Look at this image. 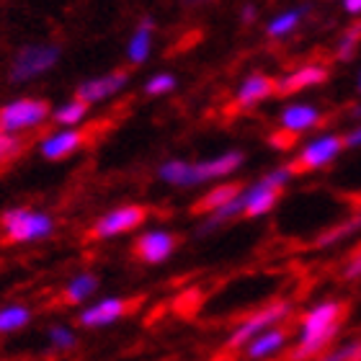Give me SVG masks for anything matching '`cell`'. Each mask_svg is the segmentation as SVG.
<instances>
[{
  "instance_id": "6da1fadb",
  "label": "cell",
  "mask_w": 361,
  "mask_h": 361,
  "mask_svg": "<svg viewBox=\"0 0 361 361\" xmlns=\"http://www.w3.org/2000/svg\"><path fill=\"white\" fill-rule=\"evenodd\" d=\"M341 320H343V305L338 300H323L312 305L302 317L297 346L289 359H312V356L325 354L338 336Z\"/></svg>"
},
{
  "instance_id": "7a4b0ae2",
  "label": "cell",
  "mask_w": 361,
  "mask_h": 361,
  "mask_svg": "<svg viewBox=\"0 0 361 361\" xmlns=\"http://www.w3.org/2000/svg\"><path fill=\"white\" fill-rule=\"evenodd\" d=\"M243 166V152L230 150L222 152L217 158L199 160V163H186V160H166L158 168V176L171 186H199L209 180L233 176Z\"/></svg>"
},
{
  "instance_id": "3957f363",
  "label": "cell",
  "mask_w": 361,
  "mask_h": 361,
  "mask_svg": "<svg viewBox=\"0 0 361 361\" xmlns=\"http://www.w3.org/2000/svg\"><path fill=\"white\" fill-rule=\"evenodd\" d=\"M294 171H297L294 163L292 166H279L274 171H269L264 178H258L256 183H250L248 188H243V214L245 217H266L276 207L279 194L292 180Z\"/></svg>"
},
{
  "instance_id": "277c9868",
  "label": "cell",
  "mask_w": 361,
  "mask_h": 361,
  "mask_svg": "<svg viewBox=\"0 0 361 361\" xmlns=\"http://www.w3.org/2000/svg\"><path fill=\"white\" fill-rule=\"evenodd\" d=\"M289 315H292V302H286V300L269 302V305H264V307L256 310V312H250L245 320H240V323L235 325V331L230 333L225 348L227 351H243L250 338H256L258 333L269 331L274 325H281Z\"/></svg>"
},
{
  "instance_id": "5b68a950",
  "label": "cell",
  "mask_w": 361,
  "mask_h": 361,
  "mask_svg": "<svg viewBox=\"0 0 361 361\" xmlns=\"http://www.w3.org/2000/svg\"><path fill=\"white\" fill-rule=\"evenodd\" d=\"M0 227L11 243H37L52 235L54 219L39 209H8L0 217Z\"/></svg>"
},
{
  "instance_id": "8992f818",
  "label": "cell",
  "mask_w": 361,
  "mask_h": 361,
  "mask_svg": "<svg viewBox=\"0 0 361 361\" xmlns=\"http://www.w3.org/2000/svg\"><path fill=\"white\" fill-rule=\"evenodd\" d=\"M49 116L52 111L42 98H16L0 109V129L23 135V132L44 127Z\"/></svg>"
},
{
  "instance_id": "52a82bcc",
  "label": "cell",
  "mask_w": 361,
  "mask_h": 361,
  "mask_svg": "<svg viewBox=\"0 0 361 361\" xmlns=\"http://www.w3.org/2000/svg\"><path fill=\"white\" fill-rule=\"evenodd\" d=\"M60 60L57 44H26L11 62V80L13 83H29L34 78L44 75Z\"/></svg>"
},
{
  "instance_id": "ba28073f",
  "label": "cell",
  "mask_w": 361,
  "mask_h": 361,
  "mask_svg": "<svg viewBox=\"0 0 361 361\" xmlns=\"http://www.w3.org/2000/svg\"><path fill=\"white\" fill-rule=\"evenodd\" d=\"M343 150H346V140L341 135L325 132V135H317L302 145V150L297 152V160H294V168L297 171H323L331 163H336Z\"/></svg>"
},
{
  "instance_id": "9c48e42d",
  "label": "cell",
  "mask_w": 361,
  "mask_h": 361,
  "mask_svg": "<svg viewBox=\"0 0 361 361\" xmlns=\"http://www.w3.org/2000/svg\"><path fill=\"white\" fill-rule=\"evenodd\" d=\"M145 222V209L142 207H135V204H124V207H116V209L106 212L104 217H98L90 227V235L98 238V240H109V238H116V235L132 233Z\"/></svg>"
},
{
  "instance_id": "30bf717a",
  "label": "cell",
  "mask_w": 361,
  "mask_h": 361,
  "mask_svg": "<svg viewBox=\"0 0 361 361\" xmlns=\"http://www.w3.org/2000/svg\"><path fill=\"white\" fill-rule=\"evenodd\" d=\"M325 80H328V68L325 65H320V62H302L294 70L276 78V93L279 96H292V93H300V90L323 85Z\"/></svg>"
},
{
  "instance_id": "8fae6325",
  "label": "cell",
  "mask_w": 361,
  "mask_h": 361,
  "mask_svg": "<svg viewBox=\"0 0 361 361\" xmlns=\"http://www.w3.org/2000/svg\"><path fill=\"white\" fill-rule=\"evenodd\" d=\"M323 121V111L315 104H286L279 114V127L292 137L305 135L310 129H317Z\"/></svg>"
},
{
  "instance_id": "7c38bea8",
  "label": "cell",
  "mask_w": 361,
  "mask_h": 361,
  "mask_svg": "<svg viewBox=\"0 0 361 361\" xmlns=\"http://www.w3.org/2000/svg\"><path fill=\"white\" fill-rule=\"evenodd\" d=\"M83 142H85V135L80 132V129L62 127V129L49 132V135L42 140L39 150H42V155H44L47 160H62V158H70L73 152L80 150Z\"/></svg>"
},
{
  "instance_id": "4fadbf2b",
  "label": "cell",
  "mask_w": 361,
  "mask_h": 361,
  "mask_svg": "<svg viewBox=\"0 0 361 361\" xmlns=\"http://www.w3.org/2000/svg\"><path fill=\"white\" fill-rule=\"evenodd\" d=\"M137 258L145 264H163L176 250V238L168 230H147L135 243Z\"/></svg>"
},
{
  "instance_id": "5bb4252c",
  "label": "cell",
  "mask_w": 361,
  "mask_h": 361,
  "mask_svg": "<svg viewBox=\"0 0 361 361\" xmlns=\"http://www.w3.org/2000/svg\"><path fill=\"white\" fill-rule=\"evenodd\" d=\"M276 93V80L264 73H253L238 85L235 90V109H240V111H248L253 106L264 104L266 98H271Z\"/></svg>"
},
{
  "instance_id": "9a60e30c",
  "label": "cell",
  "mask_w": 361,
  "mask_h": 361,
  "mask_svg": "<svg viewBox=\"0 0 361 361\" xmlns=\"http://www.w3.org/2000/svg\"><path fill=\"white\" fill-rule=\"evenodd\" d=\"M129 302L119 300V297H106V300H98L96 305H90L80 312V325L85 328H106V325L116 323L127 315Z\"/></svg>"
},
{
  "instance_id": "2e32d148",
  "label": "cell",
  "mask_w": 361,
  "mask_h": 361,
  "mask_svg": "<svg viewBox=\"0 0 361 361\" xmlns=\"http://www.w3.org/2000/svg\"><path fill=\"white\" fill-rule=\"evenodd\" d=\"M127 73H106V75L90 78V80L80 83L78 98H83L85 104H101V101H109L111 96H116L127 85Z\"/></svg>"
},
{
  "instance_id": "e0dca14e",
  "label": "cell",
  "mask_w": 361,
  "mask_h": 361,
  "mask_svg": "<svg viewBox=\"0 0 361 361\" xmlns=\"http://www.w3.org/2000/svg\"><path fill=\"white\" fill-rule=\"evenodd\" d=\"M286 341H289V333L281 328V325H274L269 331L258 333L256 338H250L245 343V356L253 361H261V359H271V356H276L279 351H284Z\"/></svg>"
},
{
  "instance_id": "ac0fdd59",
  "label": "cell",
  "mask_w": 361,
  "mask_h": 361,
  "mask_svg": "<svg viewBox=\"0 0 361 361\" xmlns=\"http://www.w3.org/2000/svg\"><path fill=\"white\" fill-rule=\"evenodd\" d=\"M307 13H310V6L286 8V11L276 13L269 23H266V34H269L271 39H286V37H292L294 31H297L302 26V21L307 18Z\"/></svg>"
},
{
  "instance_id": "d6986e66",
  "label": "cell",
  "mask_w": 361,
  "mask_h": 361,
  "mask_svg": "<svg viewBox=\"0 0 361 361\" xmlns=\"http://www.w3.org/2000/svg\"><path fill=\"white\" fill-rule=\"evenodd\" d=\"M152 37H155L152 18H145V21L137 23L135 34L129 37V44H127V57L132 65L147 62V57H150V52H152Z\"/></svg>"
},
{
  "instance_id": "ffe728a7",
  "label": "cell",
  "mask_w": 361,
  "mask_h": 361,
  "mask_svg": "<svg viewBox=\"0 0 361 361\" xmlns=\"http://www.w3.org/2000/svg\"><path fill=\"white\" fill-rule=\"evenodd\" d=\"M359 233H361V209H356L354 214H348L343 222L333 225L331 230H325L315 240V245L317 248H333V245H338V243L348 240V238H354V235H359Z\"/></svg>"
},
{
  "instance_id": "44dd1931",
  "label": "cell",
  "mask_w": 361,
  "mask_h": 361,
  "mask_svg": "<svg viewBox=\"0 0 361 361\" xmlns=\"http://www.w3.org/2000/svg\"><path fill=\"white\" fill-rule=\"evenodd\" d=\"M98 289V279L93 274H78L75 279H70V284L65 286V292H62V300L68 302V305H78V302H85L90 300Z\"/></svg>"
},
{
  "instance_id": "7402d4cb",
  "label": "cell",
  "mask_w": 361,
  "mask_h": 361,
  "mask_svg": "<svg viewBox=\"0 0 361 361\" xmlns=\"http://www.w3.org/2000/svg\"><path fill=\"white\" fill-rule=\"evenodd\" d=\"M240 194V186L238 183H222V186H214L212 191H207V194L196 202V212H204V214H209V212L219 209L222 204L233 202L235 196Z\"/></svg>"
},
{
  "instance_id": "603a6c76",
  "label": "cell",
  "mask_w": 361,
  "mask_h": 361,
  "mask_svg": "<svg viewBox=\"0 0 361 361\" xmlns=\"http://www.w3.org/2000/svg\"><path fill=\"white\" fill-rule=\"evenodd\" d=\"M88 106L83 98H73V101H65L62 106H57L52 111V119L60 124V127H78L83 124L85 116H88Z\"/></svg>"
},
{
  "instance_id": "cb8c5ba5",
  "label": "cell",
  "mask_w": 361,
  "mask_h": 361,
  "mask_svg": "<svg viewBox=\"0 0 361 361\" xmlns=\"http://www.w3.org/2000/svg\"><path fill=\"white\" fill-rule=\"evenodd\" d=\"M29 320H31V312L23 307V305H8V307H0V336L21 331V328H26Z\"/></svg>"
},
{
  "instance_id": "d4e9b609",
  "label": "cell",
  "mask_w": 361,
  "mask_h": 361,
  "mask_svg": "<svg viewBox=\"0 0 361 361\" xmlns=\"http://www.w3.org/2000/svg\"><path fill=\"white\" fill-rule=\"evenodd\" d=\"M359 44H361V18L354 23V26H348V29L338 37V44H336V60L351 62L356 57Z\"/></svg>"
},
{
  "instance_id": "484cf974",
  "label": "cell",
  "mask_w": 361,
  "mask_h": 361,
  "mask_svg": "<svg viewBox=\"0 0 361 361\" xmlns=\"http://www.w3.org/2000/svg\"><path fill=\"white\" fill-rule=\"evenodd\" d=\"M21 150H23L21 135L0 129V166H6V163L16 160L18 155H21Z\"/></svg>"
},
{
  "instance_id": "4316f807",
  "label": "cell",
  "mask_w": 361,
  "mask_h": 361,
  "mask_svg": "<svg viewBox=\"0 0 361 361\" xmlns=\"http://www.w3.org/2000/svg\"><path fill=\"white\" fill-rule=\"evenodd\" d=\"M176 88V78L171 73H160V75H152L147 83H145V93L147 96H166Z\"/></svg>"
},
{
  "instance_id": "83f0119b",
  "label": "cell",
  "mask_w": 361,
  "mask_h": 361,
  "mask_svg": "<svg viewBox=\"0 0 361 361\" xmlns=\"http://www.w3.org/2000/svg\"><path fill=\"white\" fill-rule=\"evenodd\" d=\"M49 343H52L54 351H73L78 338L70 328H52V331H49Z\"/></svg>"
},
{
  "instance_id": "f1b7e54d",
  "label": "cell",
  "mask_w": 361,
  "mask_h": 361,
  "mask_svg": "<svg viewBox=\"0 0 361 361\" xmlns=\"http://www.w3.org/2000/svg\"><path fill=\"white\" fill-rule=\"evenodd\" d=\"M325 361H361V341H351L346 346L333 348L323 356Z\"/></svg>"
},
{
  "instance_id": "f546056e",
  "label": "cell",
  "mask_w": 361,
  "mask_h": 361,
  "mask_svg": "<svg viewBox=\"0 0 361 361\" xmlns=\"http://www.w3.org/2000/svg\"><path fill=\"white\" fill-rule=\"evenodd\" d=\"M341 276L346 279V281H356V279H361V248L356 250L354 256L348 258L346 264H343V269H341Z\"/></svg>"
},
{
  "instance_id": "4dcf8cb0",
  "label": "cell",
  "mask_w": 361,
  "mask_h": 361,
  "mask_svg": "<svg viewBox=\"0 0 361 361\" xmlns=\"http://www.w3.org/2000/svg\"><path fill=\"white\" fill-rule=\"evenodd\" d=\"M343 140H346L348 150H356V147H361V121L356 124L354 129H348V135H343Z\"/></svg>"
},
{
  "instance_id": "1f68e13d",
  "label": "cell",
  "mask_w": 361,
  "mask_h": 361,
  "mask_svg": "<svg viewBox=\"0 0 361 361\" xmlns=\"http://www.w3.org/2000/svg\"><path fill=\"white\" fill-rule=\"evenodd\" d=\"M341 6H343V11H346L348 16L361 18V0H341Z\"/></svg>"
},
{
  "instance_id": "d6a6232c",
  "label": "cell",
  "mask_w": 361,
  "mask_h": 361,
  "mask_svg": "<svg viewBox=\"0 0 361 361\" xmlns=\"http://www.w3.org/2000/svg\"><path fill=\"white\" fill-rule=\"evenodd\" d=\"M240 18H243V23H253L258 18V11H256V6H243V11H240Z\"/></svg>"
},
{
  "instance_id": "836d02e7",
  "label": "cell",
  "mask_w": 361,
  "mask_h": 361,
  "mask_svg": "<svg viewBox=\"0 0 361 361\" xmlns=\"http://www.w3.org/2000/svg\"><path fill=\"white\" fill-rule=\"evenodd\" d=\"M186 6H202V3H209V0H183Z\"/></svg>"
},
{
  "instance_id": "e575fe53",
  "label": "cell",
  "mask_w": 361,
  "mask_h": 361,
  "mask_svg": "<svg viewBox=\"0 0 361 361\" xmlns=\"http://www.w3.org/2000/svg\"><path fill=\"white\" fill-rule=\"evenodd\" d=\"M354 119L361 121V106H359V109H354Z\"/></svg>"
},
{
  "instance_id": "d590c367",
  "label": "cell",
  "mask_w": 361,
  "mask_h": 361,
  "mask_svg": "<svg viewBox=\"0 0 361 361\" xmlns=\"http://www.w3.org/2000/svg\"><path fill=\"white\" fill-rule=\"evenodd\" d=\"M356 88H359V93H361V70H359V78H356Z\"/></svg>"
}]
</instances>
